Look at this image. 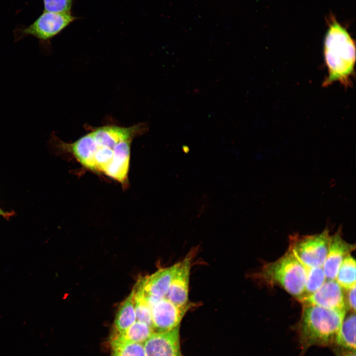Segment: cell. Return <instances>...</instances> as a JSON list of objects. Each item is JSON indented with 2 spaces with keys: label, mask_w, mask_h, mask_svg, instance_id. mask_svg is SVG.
Segmentation results:
<instances>
[{
  "label": "cell",
  "mask_w": 356,
  "mask_h": 356,
  "mask_svg": "<svg viewBox=\"0 0 356 356\" xmlns=\"http://www.w3.org/2000/svg\"><path fill=\"white\" fill-rule=\"evenodd\" d=\"M148 128L145 123L129 127H99L71 143L58 139V146L87 170L103 175L127 188L132 141Z\"/></svg>",
  "instance_id": "cell-1"
},
{
  "label": "cell",
  "mask_w": 356,
  "mask_h": 356,
  "mask_svg": "<svg viewBox=\"0 0 356 356\" xmlns=\"http://www.w3.org/2000/svg\"><path fill=\"white\" fill-rule=\"evenodd\" d=\"M328 75L324 87L337 82L345 87L351 84L356 62L355 43L347 29L333 16L328 19L323 47Z\"/></svg>",
  "instance_id": "cell-2"
},
{
  "label": "cell",
  "mask_w": 356,
  "mask_h": 356,
  "mask_svg": "<svg viewBox=\"0 0 356 356\" xmlns=\"http://www.w3.org/2000/svg\"><path fill=\"white\" fill-rule=\"evenodd\" d=\"M347 312L302 305L297 331L304 352L312 346H328L334 343Z\"/></svg>",
  "instance_id": "cell-3"
},
{
  "label": "cell",
  "mask_w": 356,
  "mask_h": 356,
  "mask_svg": "<svg viewBox=\"0 0 356 356\" xmlns=\"http://www.w3.org/2000/svg\"><path fill=\"white\" fill-rule=\"evenodd\" d=\"M303 265L288 249L277 260L265 264L256 278L269 285H277L297 300L303 296L306 281Z\"/></svg>",
  "instance_id": "cell-4"
},
{
  "label": "cell",
  "mask_w": 356,
  "mask_h": 356,
  "mask_svg": "<svg viewBox=\"0 0 356 356\" xmlns=\"http://www.w3.org/2000/svg\"><path fill=\"white\" fill-rule=\"evenodd\" d=\"M76 18L71 12L62 13L44 11L30 25L15 29V42L31 36L39 41L43 50L50 48V41L73 22Z\"/></svg>",
  "instance_id": "cell-5"
},
{
  "label": "cell",
  "mask_w": 356,
  "mask_h": 356,
  "mask_svg": "<svg viewBox=\"0 0 356 356\" xmlns=\"http://www.w3.org/2000/svg\"><path fill=\"white\" fill-rule=\"evenodd\" d=\"M329 231L311 235L294 234L289 237V249L305 267H323L328 252Z\"/></svg>",
  "instance_id": "cell-6"
},
{
  "label": "cell",
  "mask_w": 356,
  "mask_h": 356,
  "mask_svg": "<svg viewBox=\"0 0 356 356\" xmlns=\"http://www.w3.org/2000/svg\"><path fill=\"white\" fill-rule=\"evenodd\" d=\"M298 301L302 305H312L347 312L348 311L344 290L335 279L326 280L317 291Z\"/></svg>",
  "instance_id": "cell-7"
},
{
  "label": "cell",
  "mask_w": 356,
  "mask_h": 356,
  "mask_svg": "<svg viewBox=\"0 0 356 356\" xmlns=\"http://www.w3.org/2000/svg\"><path fill=\"white\" fill-rule=\"evenodd\" d=\"M193 305L181 307L165 298L159 300L150 307L153 332L167 331L179 326L183 316Z\"/></svg>",
  "instance_id": "cell-8"
},
{
  "label": "cell",
  "mask_w": 356,
  "mask_h": 356,
  "mask_svg": "<svg viewBox=\"0 0 356 356\" xmlns=\"http://www.w3.org/2000/svg\"><path fill=\"white\" fill-rule=\"evenodd\" d=\"M178 263L158 270L149 276L141 277L134 288L144 296L165 298L178 266Z\"/></svg>",
  "instance_id": "cell-9"
},
{
  "label": "cell",
  "mask_w": 356,
  "mask_h": 356,
  "mask_svg": "<svg viewBox=\"0 0 356 356\" xmlns=\"http://www.w3.org/2000/svg\"><path fill=\"white\" fill-rule=\"evenodd\" d=\"M145 356H180L179 326L153 332L143 343Z\"/></svg>",
  "instance_id": "cell-10"
},
{
  "label": "cell",
  "mask_w": 356,
  "mask_h": 356,
  "mask_svg": "<svg viewBox=\"0 0 356 356\" xmlns=\"http://www.w3.org/2000/svg\"><path fill=\"white\" fill-rule=\"evenodd\" d=\"M355 248V244L343 238L341 229L330 236L328 252L322 267L326 280L335 279L342 263Z\"/></svg>",
  "instance_id": "cell-11"
},
{
  "label": "cell",
  "mask_w": 356,
  "mask_h": 356,
  "mask_svg": "<svg viewBox=\"0 0 356 356\" xmlns=\"http://www.w3.org/2000/svg\"><path fill=\"white\" fill-rule=\"evenodd\" d=\"M192 256L188 255L178 266L165 298L181 307L193 305L188 300V290Z\"/></svg>",
  "instance_id": "cell-12"
},
{
  "label": "cell",
  "mask_w": 356,
  "mask_h": 356,
  "mask_svg": "<svg viewBox=\"0 0 356 356\" xmlns=\"http://www.w3.org/2000/svg\"><path fill=\"white\" fill-rule=\"evenodd\" d=\"M136 321L134 292L122 303L114 320L115 333H122L126 330Z\"/></svg>",
  "instance_id": "cell-13"
},
{
  "label": "cell",
  "mask_w": 356,
  "mask_h": 356,
  "mask_svg": "<svg viewBox=\"0 0 356 356\" xmlns=\"http://www.w3.org/2000/svg\"><path fill=\"white\" fill-rule=\"evenodd\" d=\"M334 342L341 348L356 350L355 312L345 317Z\"/></svg>",
  "instance_id": "cell-14"
},
{
  "label": "cell",
  "mask_w": 356,
  "mask_h": 356,
  "mask_svg": "<svg viewBox=\"0 0 356 356\" xmlns=\"http://www.w3.org/2000/svg\"><path fill=\"white\" fill-rule=\"evenodd\" d=\"M153 332L152 329L146 324L135 321L125 331L114 334L111 340L143 344Z\"/></svg>",
  "instance_id": "cell-15"
},
{
  "label": "cell",
  "mask_w": 356,
  "mask_h": 356,
  "mask_svg": "<svg viewBox=\"0 0 356 356\" xmlns=\"http://www.w3.org/2000/svg\"><path fill=\"white\" fill-rule=\"evenodd\" d=\"M356 269L355 259L350 255L342 263L335 279L344 290L356 286Z\"/></svg>",
  "instance_id": "cell-16"
},
{
  "label": "cell",
  "mask_w": 356,
  "mask_h": 356,
  "mask_svg": "<svg viewBox=\"0 0 356 356\" xmlns=\"http://www.w3.org/2000/svg\"><path fill=\"white\" fill-rule=\"evenodd\" d=\"M305 267L307 273L306 281L304 294L300 299L313 294L317 291L326 280L322 267Z\"/></svg>",
  "instance_id": "cell-17"
},
{
  "label": "cell",
  "mask_w": 356,
  "mask_h": 356,
  "mask_svg": "<svg viewBox=\"0 0 356 356\" xmlns=\"http://www.w3.org/2000/svg\"><path fill=\"white\" fill-rule=\"evenodd\" d=\"M111 356H145L143 343L111 340Z\"/></svg>",
  "instance_id": "cell-18"
},
{
  "label": "cell",
  "mask_w": 356,
  "mask_h": 356,
  "mask_svg": "<svg viewBox=\"0 0 356 356\" xmlns=\"http://www.w3.org/2000/svg\"><path fill=\"white\" fill-rule=\"evenodd\" d=\"M132 291L134 296L136 321L144 323L152 329L150 308L140 293L134 289Z\"/></svg>",
  "instance_id": "cell-19"
},
{
  "label": "cell",
  "mask_w": 356,
  "mask_h": 356,
  "mask_svg": "<svg viewBox=\"0 0 356 356\" xmlns=\"http://www.w3.org/2000/svg\"><path fill=\"white\" fill-rule=\"evenodd\" d=\"M73 0H43L45 11L71 12Z\"/></svg>",
  "instance_id": "cell-20"
},
{
  "label": "cell",
  "mask_w": 356,
  "mask_h": 356,
  "mask_svg": "<svg viewBox=\"0 0 356 356\" xmlns=\"http://www.w3.org/2000/svg\"><path fill=\"white\" fill-rule=\"evenodd\" d=\"M346 293L345 299L348 310H351L352 312H356V286L345 290Z\"/></svg>",
  "instance_id": "cell-21"
},
{
  "label": "cell",
  "mask_w": 356,
  "mask_h": 356,
  "mask_svg": "<svg viewBox=\"0 0 356 356\" xmlns=\"http://www.w3.org/2000/svg\"><path fill=\"white\" fill-rule=\"evenodd\" d=\"M339 356H356V350H349L344 349Z\"/></svg>",
  "instance_id": "cell-22"
},
{
  "label": "cell",
  "mask_w": 356,
  "mask_h": 356,
  "mask_svg": "<svg viewBox=\"0 0 356 356\" xmlns=\"http://www.w3.org/2000/svg\"><path fill=\"white\" fill-rule=\"evenodd\" d=\"M11 215V213L5 212L0 208V216H3L5 218H8Z\"/></svg>",
  "instance_id": "cell-23"
}]
</instances>
